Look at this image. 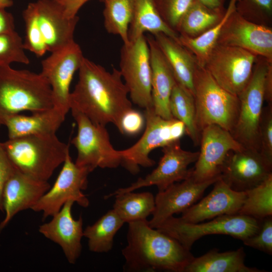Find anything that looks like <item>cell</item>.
Here are the masks:
<instances>
[{
  "label": "cell",
  "mask_w": 272,
  "mask_h": 272,
  "mask_svg": "<svg viewBox=\"0 0 272 272\" xmlns=\"http://www.w3.org/2000/svg\"><path fill=\"white\" fill-rule=\"evenodd\" d=\"M219 178L197 182L190 176L180 182L171 184L163 191H158L155 197L153 217L148 221L149 225L157 228L174 214L182 213L192 206Z\"/></svg>",
  "instance_id": "obj_18"
},
{
  "label": "cell",
  "mask_w": 272,
  "mask_h": 272,
  "mask_svg": "<svg viewBox=\"0 0 272 272\" xmlns=\"http://www.w3.org/2000/svg\"><path fill=\"white\" fill-rule=\"evenodd\" d=\"M199 145V155L190 175L197 182L220 177L228 153L244 148L230 132L215 124L201 131Z\"/></svg>",
  "instance_id": "obj_15"
},
{
  "label": "cell",
  "mask_w": 272,
  "mask_h": 272,
  "mask_svg": "<svg viewBox=\"0 0 272 272\" xmlns=\"http://www.w3.org/2000/svg\"><path fill=\"white\" fill-rule=\"evenodd\" d=\"M103 2L104 25L109 33L118 35L124 44L129 42L128 29L133 11V0H100Z\"/></svg>",
  "instance_id": "obj_33"
},
{
  "label": "cell",
  "mask_w": 272,
  "mask_h": 272,
  "mask_svg": "<svg viewBox=\"0 0 272 272\" xmlns=\"http://www.w3.org/2000/svg\"><path fill=\"white\" fill-rule=\"evenodd\" d=\"M22 39L15 30L0 34V66L13 62L30 63Z\"/></svg>",
  "instance_id": "obj_35"
},
{
  "label": "cell",
  "mask_w": 272,
  "mask_h": 272,
  "mask_svg": "<svg viewBox=\"0 0 272 272\" xmlns=\"http://www.w3.org/2000/svg\"><path fill=\"white\" fill-rule=\"evenodd\" d=\"M238 1L230 0L227 8L219 22L200 35L191 38L179 35V43L192 53L199 66H205L209 56L217 44L224 25L236 11Z\"/></svg>",
  "instance_id": "obj_29"
},
{
  "label": "cell",
  "mask_w": 272,
  "mask_h": 272,
  "mask_svg": "<svg viewBox=\"0 0 272 272\" xmlns=\"http://www.w3.org/2000/svg\"><path fill=\"white\" fill-rule=\"evenodd\" d=\"M214 184L209 194L181 213L179 218L182 221L198 223L223 215L238 214L245 192L233 189L220 177Z\"/></svg>",
  "instance_id": "obj_21"
},
{
  "label": "cell",
  "mask_w": 272,
  "mask_h": 272,
  "mask_svg": "<svg viewBox=\"0 0 272 272\" xmlns=\"http://www.w3.org/2000/svg\"><path fill=\"white\" fill-rule=\"evenodd\" d=\"M272 62L258 56L249 82L238 96L239 111L231 132L244 148L259 152V126L264 101L266 82Z\"/></svg>",
  "instance_id": "obj_7"
},
{
  "label": "cell",
  "mask_w": 272,
  "mask_h": 272,
  "mask_svg": "<svg viewBox=\"0 0 272 272\" xmlns=\"http://www.w3.org/2000/svg\"><path fill=\"white\" fill-rule=\"evenodd\" d=\"M245 253L243 247L235 250L220 252L213 249L205 254L194 257L184 272H262L244 263Z\"/></svg>",
  "instance_id": "obj_26"
},
{
  "label": "cell",
  "mask_w": 272,
  "mask_h": 272,
  "mask_svg": "<svg viewBox=\"0 0 272 272\" xmlns=\"http://www.w3.org/2000/svg\"><path fill=\"white\" fill-rule=\"evenodd\" d=\"M145 32L153 35L163 33L179 42V34L163 21L154 0H133V15L128 33L129 41Z\"/></svg>",
  "instance_id": "obj_27"
},
{
  "label": "cell",
  "mask_w": 272,
  "mask_h": 272,
  "mask_svg": "<svg viewBox=\"0 0 272 272\" xmlns=\"http://www.w3.org/2000/svg\"><path fill=\"white\" fill-rule=\"evenodd\" d=\"M169 107L173 117L184 125L186 134L194 145H199L200 132L196 125L195 100L192 93L176 82L171 94Z\"/></svg>",
  "instance_id": "obj_28"
},
{
  "label": "cell",
  "mask_w": 272,
  "mask_h": 272,
  "mask_svg": "<svg viewBox=\"0 0 272 272\" xmlns=\"http://www.w3.org/2000/svg\"><path fill=\"white\" fill-rule=\"evenodd\" d=\"M113 210L124 223L147 220L155 208V197L150 192H125L115 194Z\"/></svg>",
  "instance_id": "obj_31"
},
{
  "label": "cell",
  "mask_w": 272,
  "mask_h": 272,
  "mask_svg": "<svg viewBox=\"0 0 272 272\" xmlns=\"http://www.w3.org/2000/svg\"><path fill=\"white\" fill-rule=\"evenodd\" d=\"M78 71V81L70 94V110L82 113L95 124L112 123L122 133V119L133 108L119 70L109 72L84 57Z\"/></svg>",
  "instance_id": "obj_1"
},
{
  "label": "cell",
  "mask_w": 272,
  "mask_h": 272,
  "mask_svg": "<svg viewBox=\"0 0 272 272\" xmlns=\"http://www.w3.org/2000/svg\"><path fill=\"white\" fill-rule=\"evenodd\" d=\"M127 245L122 250L128 271L184 272L194 258L190 250L170 236L151 227L147 220L128 223Z\"/></svg>",
  "instance_id": "obj_2"
},
{
  "label": "cell",
  "mask_w": 272,
  "mask_h": 272,
  "mask_svg": "<svg viewBox=\"0 0 272 272\" xmlns=\"http://www.w3.org/2000/svg\"><path fill=\"white\" fill-rule=\"evenodd\" d=\"M144 119L138 111L131 109L123 116L121 121L122 133L134 135L138 133L143 128Z\"/></svg>",
  "instance_id": "obj_41"
},
{
  "label": "cell",
  "mask_w": 272,
  "mask_h": 272,
  "mask_svg": "<svg viewBox=\"0 0 272 272\" xmlns=\"http://www.w3.org/2000/svg\"><path fill=\"white\" fill-rule=\"evenodd\" d=\"M154 36L176 82L194 96V77L198 65L194 56L179 42L164 34Z\"/></svg>",
  "instance_id": "obj_24"
},
{
  "label": "cell",
  "mask_w": 272,
  "mask_h": 272,
  "mask_svg": "<svg viewBox=\"0 0 272 272\" xmlns=\"http://www.w3.org/2000/svg\"><path fill=\"white\" fill-rule=\"evenodd\" d=\"M245 192L238 214L261 220L272 215V174L257 185Z\"/></svg>",
  "instance_id": "obj_34"
},
{
  "label": "cell",
  "mask_w": 272,
  "mask_h": 272,
  "mask_svg": "<svg viewBox=\"0 0 272 272\" xmlns=\"http://www.w3.org/2000/svg\"><path fill=\"white\" fill-rule=\"evenodd\" d=\"M0 8V34L15 30V20L12 14Z\"/></svg>",
  "instance_id": "obj_44"
},
{
  "label": "cell",
  "mask_w": 272,
  "mask_h": 272,
  "mask_svg": "<svg viewBox=\"0 0 272 272\" xmlns=\"http://www.w3.org/2000/svg\"><path fill=\"white\" fill-rule=\"evenodd\" d=\"M225 11L209 9L194 0L181 20L177 32L189 37H197L219 22Z\"/></svg>",
  "instance_id": "obj_32"
},
{
  "label": "cell",
  "mask_w": 272,
  "mask_h": 272,
  "mask_svg": "<svg viewBox=\"0 0 272 272\" xmlns=\"http://www.w3.org/2000/svg\"><path fill=\"white\" fill-rule=\"evenodd\" d=\"M13 5L12 0H0V8H7L11 7Z\"/></svg>",
  "instance_id": "obj_46"
},
{
  "label": "cell",
  "mask_w": 272,
  "mask_h": 272,
  "mask_svg": "<svg viewBox=\"0 0 272 272\" xmlns=\"http://www.w3.org/2000/svg\"><path fill=\"white\" fill-rule=\"evenodd\" d=\"M61 5L65 16L69 18L76 17L82 7L90 0H58Z\"/></svg>",
  "instance_id": "obj_43"
},
{
  "label": "cell",
  "mask_w": 272,
  "mask_h": 272,
  "mask_svg": "<svg viewBox=\"0 0 272 272\" xmlns=\"http://www.w3.org/2000/svg\"><path fill=\"white\" fill-rule=\"evenodd\" d=\"M271 168L258 150L244 148L228 153L220 178L233 189L244 191L272 174Z\"/></svg>",
  "instance_id": "obj_17"
},
{
  "label": "cell",
  "mask_w": 272,
  "mask_h": 272,
  "mask_svg": "<svg viewBox=\"0 0 272 272\" xmlns=\"http://www.w3.org/2000/svg\"><path fill=\"white\" fill-rule=\"evenodd\" d=\"M91 172L88 168L76 165L68 153L54 183L31 210L42 212L45 219L57 213L69 200L88 207L89 200L82 191L87 188L88 176Z\"/></svg>",
  "instance_id": "obj_12"
},
{
  "label": "cell",
  "mask_w": 272,
  "mask_h": 272,
  "mask_svg": "<svg viewBox=\"0 0 272 272\" xmlns=\"http://www.w3.org/2000/svg\"><path fill=\"white\" fill-rule=\"evenodd\" d=\"M217 44L249 51L272 62V29L245 19L236 10L224 25Z\"/></svg>",
  "instance_id": "obj_16"
},
{
  "label": "cell",
  "mask_w": 272,
  "mask_h": 272,
  "mask_svg": "<svg viewBox=\"0 0 272 272\" xmlns=\"http://www.w3.org/2000/svg\"><path fill=\"white\" fill-rule=\"evenodd\" d=\"M38 24L48 51L59 49L74 41L79 17L65 16L58 0H38L32 3Z\"/></svg>",
  "instance_id": "obj_20"
},
{
  "label": "cell",
  "mask_w": 272,
  "mask_h": 272,
  "mask_svg": "<svg viewBox=\"0 0 272 272\" xmlns=\"http://www.w3.org/2000/svg\"><path fill=\"white\" fill-rule=\"evenodd\" d=\"M16 168L10 160L4 147L0 143V210L4 212L3 206V191L4 185L15 171Z\"/></svg>",
  "instance_id": "obj_42"
},
{
  "label": "cell",
  "mask_w": 272,
  "mask_h": 272,
  "mask_svg": "<svg viewBox=\"0 0 272 272\" xmlns=\"http://www.w3.org/2000/svg\"><path fill=\"white\" fill-rule=\"evenodd\" d=\"M146 38L150 52L153 107L159 116L167 119H172L169 102L176 81L154 37L149 35Z\"/></svg>",
  "instance_id": "obj_23"
},
{
  "label": "cell",
  "mask_w": 272,
  "mask_h": 272,
  "mask_svg": "<svg viewBox=\"0 0 272 272\" xmlns=\"http://www.w3.org/2000/svg\"><path fill=\"white\" fill-rule=\"evenodd\" d=\"M52 108L51 89L41 73L0 66V126L9 117L21 112L32 113Z\"/></svg>",
  "instance_id": "obj_3"
},
{
  "label": "cell",
  "mask_w": 272,
  "mask_h": 272,
  "mask_svg": "<svg viewBox=\"0 0 272 272\" xmlns=\"http://www.w3.org/2000/svg\"><path fill=\"white\" fill-rule=\"evenodd\" d=\"M260 223V220L240 214L223 215L198 223H186L172 216L156 229L190 250L196 240L209 235H227L243 241L258 231Z\"/></svg>",
  "instance_id": "obj_6"
},
{
  "label": "cell",
  "mask_w": 272,
  "mask_h": 272,
  "mask_svg": "<svg viewBox=\"0 0 272 272\" xmlns=\"http://www.w3.org/2000/svg\"><path fill=\"white\" fill-rule=\"evenodd\" d=\"M78 126L71 143L76 148L75 163L91 172L97 167L116 168L121 165L120 151L114 148L105 125L95 124L82 113L71 109Z\"/></svg>",
  "instance_id": "obj_9"
},
{
  "label": "cell",
  "mask_w": 272,
  "mask_h": 272,
  "mask_svg": "<svg viewBox=\"0 0 272 272\" xmlns=\"http://www.w3.org/2000/svg\"><path fill=\"white\" fill-rule=\"evenodd\" d=\"M196 122L199 131L215 124L231 133L239 111V99L221 87L205 67L197 66L194 77Z\"/></svg>",
  "instance_id": "obj_5"
},
{
  "label": "cell",
  "mask_w": 272,
  "mask_h": 272,
  "mask_svg": "<svg viewBox=\"0 0 272 272\" xmlns=\"http://www.w3.org/2000/svg\"><path fill=\"white\" fill-rule=\"evenodd\" d=\"M258 57L241 48L217 44L204 67L221 87L238 96L249 82Z\"/></svg>",
  "instance_id": "obj_11"
},
{
  "label": "cell",
  "mask_w": 272,
  "mask_h": 272,
  "mask_svg": "<svg viewBox=\"0 0 272 272\" xmlns=\"http://www.w3.org/2000/svg\"><path fill=\"white\" fill-rule=\"evenodd\" d=\"M236 10L251 22L270 26L272 19V0H239Z\"/></svg>",
  "instance_id": "obj_37"
},
{
  "label": "cell",
  "mask_w": 272,
  "mask_h": 272,
  "mask_svg": "<svg viewBox=\"0 0 272 272\" xmlns=\"http://www.w3.org/2000/svg\"><path fill=\"white\" fill-rule=\"evenodd\" d=\"M65 116L54 108L32 113L31 115L19 114L9 117L4 125L8 130L9 139L29 135L56 133Z\"/></svg>",
  "instance_id": "obj_25"
},
{
  "label": "cell",
  "mask_w": 272,
  "mask_h": 272,
  "mask_svg": "<svg viewBox=\"0 0 272 272\" xmlns=\"http://www.w3.org/2000/svg\"><path fill=\"white\" fill-rule=\"evenodd\" d=\"M22 15L26 32L23 42L24 48L37 56H42L48 51V49L39 29L32 3L28 4L23 11Z\"/></svg>",
  "instance_id": "obj_36"
},
{
  "label": "cell",
  "mask_w": 272,
  "mask_h": 272,
  "mask_svg": "<svg viewBox=\"0 0 272 272\" xmlns=\"http://www.w3.org/2000/svg\"><path fill=\"white\" fill-rule=\"evenodd\" d=\"M162 148L163 156L156 168L151 173L144 178H139L128 187L119 188L107 194L105 198L152 185L156 186L158 191H162L171 184L188 178L192 169H188V167L196 161L199 151L193 152L182 149L180 141Z\"/></svg>",
  "instance_id": "obj_14"
},
{
  "label": "cell",
  "mask_w": 272,
  "mask_h": 272,
  "mask_svg": "<svg viewBox=\"0 0 272 272\" xmlns=\"http://www.w3.org/2000/svg\"><path fill=\"white\" fill-rule=\"evenodd\" d=\"M154 1L156 9L163 21L169 27L177 32L181 20L194 0H154Z\"/></svg>",
  "instance_id": "obj_38"
},
{
  "label": "cell",
  "mask_w": 272,
  "mask_h": 272,
  "mask_svg": "<svg viewBox=\"0 0 272 272\" xmlns=\"http://www.w3.org/2000/svg\"><path fill=\"white\" fill-rule=\"evenodd\" d=\"M3 143L16 169L45 181L63 163L70 153L69 145L60 141L56 133L23 136Z\"/></svg>",
  "instance_id": "obj_4"
},
{
  "label": "cell",
  "mask_w": 272,
  "mask_h": 272,
  "mask_svg": "<svg viewBox=\"0 0 272 272\" xmlns=\"http://www.w3.org/2000/svg\"><path fill=\"white\" fill-rule=\"evenodd\" d=\"M124 222L112 209L95 223L84 230V237L88 239L89 250L96 253L108 252L113 246L114 237Z\"/></svg>",
  "instance_id": "obj_30"
},
{
  "label": "cell",
  "mask_w": 272,
  "mask_h": 272,
  "mask_svg": "<svg viewBox=\"0 0 272 272\" xmlns=\"http://www.w3.org/2000/svg\"><path fill=\"white\" fill-rule=\"evenodd\" d=\"M259 152L272 166V105L263 107L259 126Z\"/></svg>",
  "instance_id": "obj_39"
},
{
  "label": "cell",
  "mask_w": 272,
  "mask_h": 272,
  "mask_svg": "<svg viewBox=\"0 0 272 272\" xmlns=\"http://www.w3.org/2000/svg\"><path fill=\"white\" fill-rule=\"evenodd\" d=\"M119 71L131 102L145 109L153 107L150 52L144 35L123 43Z\"/></svg>",
  "instance_id": "obj_10"
},
{
  "label": "cell",
  "mask_w": 272,
  "mask_h": 272,
  "mask_svg": "<svg viewBox=\"0 0 272 272\" xmlns=\"http://www.w3.org/2000/svg\"><path fill=\"white\" fill-rule=\"evenodd\" d=\"M51 53L41 61V74L50 86L53 108L65 116L70 110L71 84L84 56L75 40Z\"/></svg>",
  "instance_id": "obj_13"
},
{
  "label": "cell",
  "mask_w": 272,
  "mask_h": 272,
  "mask_svg": "<svg viewBox=\"0 0 272 272\" xmlns=\"http://www.w3.org/2000/svg\"><path fill=\"white\" fill-rule=\"evenodd\" d=\"M74 202L73 200L66 201L49 222L41 225L38 228L39 232L45 238L60 246L71 264H75L81 254V240L84 237L81 216L78 220L72 216Z\"/></svg>",
  "instance_id": "obj_19"
},
{
  "label": "cell",
  "mask_w": 272,
  "mask_h": 272,
  "mask_svg": "<svg viewBox=\"0 0 272 272\" xmlns=\"http://www.w3.org/2000/svg\"><path fill=\"white\" fill-rule=\"evenodd\" d=\"M212 10H223L224 0H195Z\"/></svg>",
  "instance_id": "obj_45"
},
{
  "label": "cell",
  "mask_w": 272,
  "mask_h": 272,
  "mask_svg": "<svg viewBox=\"0 0 272 272\" xmlns=\"http://www.w3.org/2000/svg\"><path fill=\"white\" fill-rule=\"evenodd\" d=\"M260 221L258 231L242 241L248 246L272 254V218L271 216Z\"/></svg>",
  "instance_id": "obj_40"
},
{
  "label": "cell",
  "mask_w": 272,
  "mask_h": 272,
  "mask_svg": "<svg viewBox=\"0 0 272 272\" xmlns=\"http://www.w3.org/2000/svg\"><path fill=\"white\" fill-rule=\"evenodd\" d=\"M145 117L146 128L142 137L131 147L120 150L121 165L131 174L139 171V166H154L155 162L149 157L151 151L179 141L186 133L182 122L174 118H162L156 114L153 107L145 109Z\"/></svg>",
  "instance_id": "obj_8"
},
{
  "label": "cell",
  "mask_w": 272,
  "mask_h": 272,
  "mask_svg": "<svg viewBox=\"0 0 272 272\" xmlns=\"http://www.w3.org/2000/svg\"><path fill=\"white\" fill-rule=\"evenodd\" d=\"M50 186L48 181L35 179L15 169L3 188L6 216L0 223V233L18 213L32 209Z\"/></svg>",
  "instance_id": "obj_22"
}]
</instances>
